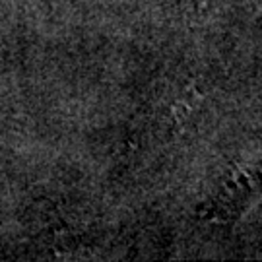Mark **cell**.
<instances>
[{
  "mask_svg": "<svg viewBox=\"0 0 262 262\" xmlns=\"http://www.w3.org/2000/svg\"><path fill=\"white\" fill-rule=\"evenodd\" d=\"M173 111H181L183 113V117H185V115H188V107L187 105H183V103H177V105H173Z\"/></svg>",
  "mask_w": 262,
  "mask_h": 262,
  "instance_id": "1",
  "label": "cell"
},
{
  "mask_svg": "<svg viewBox=\"0 0 262 262\" xmlns=\"http://www.w3.org/2000/svg\"><path fill=\"white\" fill-rule=\"evenodd\" d=\"M227 188H231V190H237V188H239V185H237L235 181H227Z\"/></svg>",
  "mask_w": 262,
  "mask_h": 262,
  "instance_id": "2",
  "label": "cell"
}]
</instances>
